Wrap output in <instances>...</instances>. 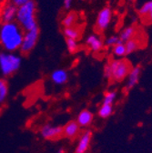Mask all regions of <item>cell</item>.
I'll use <instances>...</instances> for the list:
<instances>
[{"instance_id": "obj_21", "label": "cell", "mask_w": 152, "mask_h": 153, "mask_svg": "<svg viewBox=\"0 0 152 153\" xmlns=\"http://www.w3.org/2000/svg\"><path fill=\"white\" fill-rule=\"evenodd\" d=\"M112 113H113V105L102 103V105L99 109V116L102 119H107L111 116Z\"/></svg>"}, {"instance_id": "obj_1", "label": "cell", "mask_w": 152, "mask_h": 153, "mask_svg": "<svg viewBox=\"0 0 152 153\" xmlns=\"http://www.w3.org/2000/svg\"><path fill=\"white\" fill-rule=\"evenodd\" d=\"M24 30L16 21L2 23L0 26V46L6 52H15L20 49Z\"/></svg>"}, {"instance_id": "obj_14", "label": "cell", "mask_w": 152, "mask_h": 153, "mask_svg": "<svg viewBox=\"0 0 152 153\" xmlns=\"http://www.w3.org/2000/svg\"><path fill=\"white\" fill-rule=\"evenodd\" d=\"M68 79V73L62 68L56 69L51 74V80L56 85H63Z\"/></svg>"}, {"instance_id": "obj_2", "label": "cell", "mask_w": 152, "mask_h": 153, "mask_svg": "<svg viewBox=\"0 0 152 153\" xmlns=\"http://www.w3.org/2000/svg\"><path fill=\"white\" fill-rule=\"evenodd\" d=\"M36 6L34 1H30L19 7H17L16 15V22L24 30H30L37 27L36 23Z\"/></svg>"}, {"instance_id": "obj_18", "label": "cell", "mask_w": 152, "mask_h": 153, "mask_svg": "<svg viewBox=\"0 0 152 153\" xmlns=\"http://www.w3.org/2000/svg\"><path fill=\"white\" fill-rule=\"evenodd\" d=\"M63 34L66 36V38H70V39H76L77 40L80 36V30L74 27H64L63 29Z\"/></svg>"}, {"instance_id": "obj_13", "label": "cell", "mask_w": 152, "mask_h": 153, "mask_svg": "<svg viewBox=\"0 0 152 153\" xmlns=\"http://www.w3.org/2000/svg\"><path fill=\"white\" fill-rule=\"evenodd\" d=\"M80 131V127L77 121H70L63 128V135L68 139H73L78 136Z\"/></svg>"}, {"instance_id": "obj_12", "label": "cell", "mask_w": 152, "mask_h": 153, "mask_svg": "<svg viewBox=\"0 0 152 153\" xmlns=\"http://www.w3.org/2000/svg\"><path fill=\"white\" fill-rule=\"evenodd\" d=\"M139 14L146 24L152 25V0L145 2L139 7Z\"/></svg>"}, {"instance_id": "obj_4", "label": "cell", "mask_w": 152, "mask_h": 153, "mask_svg": "<svg viewBox=\"0 0 152 153\" xmlns=\"http://www.w3.org/2000/svg\"><path fill=\"white\" fill-rule=\"evenodd\" d=\"M22 59L15 52L0 53V71L4 76H10L19 69Z\"/></svg>"}, {"instance_id": "obj_11", "label": "cell", "mask_w": 152, "mask_h": 153, "mask_svg": "<svg viewBox=\"0 0 152 153\" xmlns=\"http://www.w3.org/2000/svg\"><path fill=\"white\" fill-rule=\"evenodd\" d=\"M140 73H141V68L139 67H133L129 70L128 76H127V81H126V86L127 88L131 89L134 88L139 80L140 78Z\"/></svg>"}, {"instance_id": "obj_8", "label": "cell", "mask_w": 152, "mask_h": 153, "mask_svg": "<svg viewBox=\"0 0 152 153\" xmlns=\"http://www.w3.org/2000/svg\"><path fill=\"white\" fill-rule=\"evenodd\" d=\"M40 134L45 140H56L63 134V128L47 124L41 128Z\"/></svg>"}, {"instance_id": "obj_7", "label": "cell", "mask_w": 152, "mask_h": 153, "mask_svg": "<svg viewBox=\"0 0 152 153\" xmlns=\"http://www.w3.org/2000/svg\"><path fill=\"white\" fill-rule=\"evenodd\" d=\"M17 7L11 2L5 3L0 7V21L2 23L13 22L16 20Z\"/></svg>"}, {"instance_id": "obj_27", "label": "cell", "mask_w": 152, "mask_h": 153, "mask_svg": "<svg viewBox=\"0 0 152 153\" xmlns=\"http://www.w3.org/2000/svg\"><path fill=\"white\" fill-rule=\"evenodd\" d=\"M74 2V0H63V6L65 9H69L72 7V4Z\"/></svg>"}, {"instance_id": "obj_20", "label": "cell", "mask_w": 152, "mask_h": 153, "mask_svg": "<svg viewBox=\"0 0 152 153\" xmlns=\"http://www.w3.org/2000/svg\"><path fill=\"white\" fill-rule=\"evenodd\" d=\"M112 53L116 57H123L127 55V50L124 42H119L112 48Z\"/></svg>"}, {"instance_id": "obj_28", "label": "cell", "mask_w": 152, "mask_h": 153, "mask_svg": "<svg viewBox=\"0 0 152 153\" xmlns=\"http://www.w3.org/2000/svg\"><path fill=\"white\" fill-rule=\"evenodd\" d=\"M56 153H65V150L63 149H60L58 152H56Z\"/></svg>"}, {"instance_id": "obj_9", "label": "cell", "mask_w": 152, "mask_h": 153, "mask_svg": "<svg viewBox=\"0 0 152 153\" xmlns=\"http://www.w3.org/2000/svg\"><path fill=\"white\" fill-rule=\"evenodd\" d=\"M92 139V133L90 130H85L79 140L75 153H87Z\"/></svg>"}, {"instance_id": "obj_24", "label": "cell", "mask_w": 152, "mask_h": 153, "mask_svg": "<svg viewBox=\"0 0 152 153\" xmlns=\"http://www.w3.org/2000/svg\"><path fill=\"white\" fill-rule=\"evenodd\" d=\"M66 44H67V48L69 53L77 52V50L79 48V44H78V41L76 39H70V38H67Z\"/></svg>"}, {"instance_id": "obj_10", "label": "cell", "mask_w": 152, "mask_h": 153, "mask_svg": "<svg viewBox=\"0 0 152 153\" xmlns=\"http://www.w3.org/2000/svg\"><path fill=\"white\" fill-rule=\"evenodd\" d=\"M86 45L93 52H99L104 47V42L98 34H91L86 38Z\"/></svg>"}, {"instance_id": "obj_22", "label": "cell", "mask_w": 152, "mask_h": 153, "mask_svg": "<svg viewBox=\"0 0 152 153\" xmlns=\"http://www.w3.org/2000/svg\"><path fill=\"white\" fill-rule=\"evenodd\" d=\"M8 95V86L6 80L0 79V104L3 103Z\"/></svg>"}, {"instance_id": "obj_6", "label": "cell", "mask_w": 152, "mask_h": 153, "mask_svg": "<svg viewBox=\"0 0 152 153\" xmlns=\"http://www.w3.org/2000/svg\"><path fill=\"white\" fill-rule=\"evenodd\" d=\"M113 17V12L110 7H103L98 14L96 20V27L99 31L103 32L110 26Z\"/></svg>"}, {"instance_id": "obj_19", "label": "cell", "mask_w": 152, "mask_h": 153, "mask_svg": "<svg viewBox=\"0 0 152 153\" xmlns=\"http://www.w3.org/2000/svg\"><path fill=\"white\" fill-rule=\"evenodd\" d=\"M125 47L127 50V55L131 54L133 52L137 51L140 48V42L136 37H134V38H132V39H129L127 42H125Z\"/></svg>"}, {"instance_id": "obj_30", "label": "cell", "mask_w": 152, "mask_h": 153, "mask_svg": "<svg viewBox=\"0 0 152 153\" xmlns=\"http://www.w3.org/2000/svg\"><path fill=\"white\" fill-rule=\"evenodd\" d=\"M0 111H1V104H0Z\"/></svg>"}, {"instance_id": "obj_29", "label": "cell", "mask_w": 152, "mask_h": 153, "mask_svg": "<svg viewBox=\"0 0 152 153\" xmlns=\"http://www.w3.org/2000/svg\"><path fill=\"white\" fill-rule=\"evenodd\" d=\"M128 1H130V2H132V1H134V0H128Z\"/></svg>"}, {"instance_id": "obj_25", "label": "cell", "mask_w": 152, "mask_h": 153, "mask_svg": "<svg viewBox=\"0 0 152 153\" xmlns=\"http://www.w3.org/2000/svg\"><path fill=\"white\" fill-rule=\"evenodd\" d=\"M119 42H120L119 36L118 35H112V36H108L106 38L104 45H106L107 47H109V48H113L115 45H117Z\"/></svg>"}, {"instance_id": "obj_23", "label": "cell", "mask_w": 152, "mask_h": 153, "mask_svg": "<svg viewBox=\"0 0 152 153\" xmlns=\"http://www.w3.org/2000/svg\"><path fill=\"white\" fill-rule=\"evenodd\" d=\"M117 100V92L114 90L108 91L103 99V104H108V105H113V103Z\"/></svg>"}, {"instance_id": "obj_26", "label": "cell", "mask_w": 152, "mask_h": 153, "mask_svg": "<svg viewBox=\"0 0 152 153\" xmlns=\"http://www.w3.org/2000/svg\"><path fill=\"white\" fill-rule=\"evenodd\" d=\"M30 1H33V0H10V2L14 6H16V7H19L25 5V4H27V3H28Z\"/></svg>"}, {"instance_id": "obj_5", "label": "cell", "mask_w": 152, "mask_h": 153, "mask_svg": "<svg viewBox=\"0 0 152 153\" xmlns=\"http://www.w3.org/2000/svg\"><path fill=\"white\" fill-rule=\"evenodd\" d=\"M39 27H36L30 30L24 31L23 40L20 47V51L23 54L30 53V51L33 50V48L36 47V42L39 40Z\"/></svg>"}, {"instance_id": "obj_17", "label": "cell", "mask_w": 152, "mask_h": 153, "mask_svg": "<svg viewBox=\"0 0 152 153\" xmlns=\"http://www.w3.org/2000/svg\"><path fill=\"white\" fill-rule=\"evenodd\" d=\"M77 20H78V15L75 12H69L62 18L61 23L64 27H74Z\"/></svg>"}, {"instance_id": "obj_16", "label": "cell", "mask_w": 152, "mask_h": 153, "mask_svg": "<svg viewBox=\"0 0 152 153\" xmlns=\"http://www.w3.org/2000/svg\"><path fill=\"white\" fill-rule=\"evenodd\" d=\"M137 28L134 26H128L126 27L125 28H123L120 32V34L119 35V40L121 42H127L129 39H132V38L136 37L137 36Z\"/></svg>"}, {"instance_id": "obj_15", "label": "cell", "mask_w": 152, "mask_h": 153, "mask_svg": "<svg viewBox=\"0 0 152 153\" xmlns=\"http://www.w3.org/2000/svg\"><path fill=\"white\" fill-rule=\"evenodd\" d=\"M92 120H93V114L88 109L82 110L79 114L78 119H77V122L79 125V127H83V128L89 126Z\"/></svg>"}, {"instance_id": "obj_3", "label": "cell", "mask_w": 152, "mask_h": 153, "mask_svg": "<svg viewBox=\"0 0 152 153\" xmlns=\"http://www.w3.org/2000/svg\"><path fill=\"white\" fill-rule=\"evenodd\" d=\"M130 63L122 59H112L104 68V75L107 79L116 82H121L126 79L127 76L131 69Z\"/></svg>"}]
</instances>
